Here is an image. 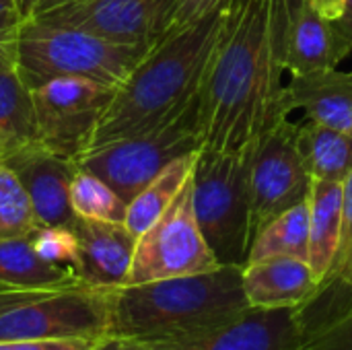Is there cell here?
Wrapping results in <instances>:
<instances>
[{"instance_id": "obj_1", "label": "cell", "mask_w": 352, "mask_h": 350, "mask_svg": "<svg viewBox=\"0 0 352 350\" xmlns=\"http://www.w3.org/2000/svg\"><path fill=\"white\" fill-rule=\"evenodd\" d=\"M283 72L270 0H233L200 91V149H254L276 118L291 113Z\"/></svg>"}, {"instance_id": "obj_2", "label": "cell", "mask_w": 352, "mask_h": 350, "mask_svg": "<svg viewBox=\"0 0 352 350\" xmlns=\"http://www.w3.org/2000/svg\"><path fill=\"white\" fill-rule=\"evenodd\" d=\"M231 4L167 35L146 54L130 78L113 91L89 151L161 128L200 99L210 60L229 21Z\"/></svg>"}, {"instance_id": "obj_3", "label": "cell", "mask_w": 352, "mask_h": 350, "mask_svg": "<svg viewBox=\"0 0 352 350\" xmlns=\"http://www.w3.org/2000/svg\"><path fill=\"white\" fill-rule=\"evenodd\" d=\"M241 270L243 266H219L200 274L111 289L107 336L151 347L208 338L250 309Z\"/></svg>"}, {"instance_id": "obj_4", "label": "cell", "mask_w": 352, "mask_h": 350, "mask_svg": "<svg viewBox=\"0 0 352 350\" xmlns=\"http://www.w3.org/2000/svg\"><path fill=\"white\" fill-rule=\"evenodd\" d=\"M153 47L111 41L85 29L29 17L19 27L16 66L31 89L56 76H78L118 89Z\"/></svg>"}, {"instance_id": "obj_5", "label": "cell", "mask_w": 352, "mask_h": 350, "mask_svg": "<svg viewBox=\"0 0 352 350\" xmlns=\"http://www.w3.org/2000/svg\"><path fill=\"white\" fill-rule=\"evenodd\" d=\"M252 157L200 149L192 171L194 215L221 266H243L252 248Z\"/></svg>"}, {"instance_id": "obj_6", "label": "cell", "mask_w": 352, "mask_h": 350, "mask_svg": "<svg viewBox=\"0 0 352 350\" xmlns=\"http://www.w3.org/2000/svg\"><path fill=\"white\" fill-rule=\"evenodd\" d=\"M109 293L85 283L0 287V340H101L109 330Z\"/></svg>"}, {"instance_id": "obj_7", "label": "cell", "mask_w": 352, "mask_h": 350, "mask_svg": "<svg viewBox=\"0 0 352 350\" xmlns=\"http://www.w3.org/2000/svg\"><path fill=\"white\" fill-rule=\"evenodd\" d=\"M200 146L198 99L182 116L161 128L91 149L78 159V167L101 177L130 204V200L169 163L200 151Z\"/></svg>"}, {"instance_id": "obj_8", "label": "cell", "mask_w": 352, "mask_h": 350, "mask_svg": "<svg viewBox=\"0 0 352 350\" xmlns=\"http://www.w3.org/2000/svg\"><path fill=\"white\" fill-rule=\"evenodd\" d=\"M219 266L194 215L190 177L169 208L138 235L126 285L200 274Z\"/></svg>"}, {"instance_id": "obj_9", "label": "cell", "mask_w": 352, "mask_h": 350, "mask_svg": "<svg viewBox=\"0 0 352 350\" xmlns=\"http://www.w3.org/2000/svg\"><path fill=\"white\" fill-rule=\"evenodd\" d=\"M116 89L78 76H56L31 89L37 142L78 165Z\"/></svg>"}, {"instance_id": "obj_10", "label": "cell", "mask_w": 352, "mask_h": 350, "mask_svg": "<svg viewBox=\"0 0 352 350\" xmlns=\"http://www.w3.org/2000/svg\"><path fill=\"white\" fill-rule=\"evenodd\" d=\"M311 190L299 124L276 118L258 138L252 157V229L254 235L276 215L305 202Z\"/></svg>"}, {"instance_id": "obj_11", "label": "cell", "mask_w": 352, "mask_h": 350, "mask_svg": "<svg viewBox=\"0 0 352 350\" xmlns=\"http://www.w3.org/2000/svg\"><path fill=\"white\" fill-rule=\"evenodd\" d=\"M177 10V0H80L64 2L31 17L122 43L157 45L169 31Z\"/></svg>"}, {"instance_id": "obj_12", "label": "cell", "mask_w": 352, "mask_h": 350, "mask_svg": "<svg viewBox=\"0 0 352 350\" xmlns=\"http://www.w3.org/2000/svg\"><path fill=\"white\" fill-rule=\"evenodd\" d=\"M6 163L19 177L37 225H74L76 215L70 204V186L78 165L43 144H29Z\"/></svg>"}, {"instance_id": "obj_13", "label": "cell", "mask_w": 352, "mask_h": 350, "mask_svg": "<svg viewBox=\"0 0 352 350\" xmlns=\"http://www.w3.org/2000/svg\"><path fill=\"white\" fill-rule=\"evenodd\" d=\"M351 52V41L314 0H301L291 12L283 47V66L291 76L336 68Z\"/></svg>"}, {"instance_id": "obj_14", "label": "cell", "mask_w": 352, "mask_h": 350, "mask_svg": "<svg viewBox=\"0 0 352 350\" xmlns=\"http://www.w3.org/2000/svg\"><path fill=\"white\" fill-rule=\"evenodd\" d=\"M72 227L78 237V281L107 291L124 287L138 237L124 223L76 217Z\"/></svg>"}, {"instance_id": "obj_15", "label": "cell", "mask_w": 352, "mask_h": 350, "mask_svg": "<svg viewBox=\"0 0 352 350\" xmlns=\"http://www.w3.org/2000/svg\"><path fill=\"white\" fill-rule=\"evenodd\" d=\"M303 328L295 307L254 309L221 332L186 344H159L155 350H301Z\"/></svg>"}, {"instance_id": "obj_16", "label": "cell", "mask_w": 352, "mask_h": 350, "mask_svg": "<svg viewBox=\"0 0 352 350\" xmlns=\"http://www.w3.org/2000/svg\"><path fill=\"white\" fill-rule=\"evenodd\" d=\"M241 281L245 299L254 309L299 307L320 289L309 262L289 256L245 262Z\"/></svg>"}, {"instance_id": "obj_17", "label": "cell", "mask_w": 352, "mask_h": 350, "mask_svg": "<svg viewBox=\"0 0 352 350\" xmlns=\"http://www.w3.org/2000/svg\"><path fill=\"white\" fill-rule=\"evenodd\" d=\"M287 103L324 126L352 136V72L328 68L291 76L285 87Z\"/></svg>"}, {"instance_id": "obj_18", "label": "cell", "mask_w": 352, "mask_h": 350, "mask_svg": "<svg viewBox=\"0 0 352 350\" xmlns=\"http://www.w3.org/2000/svg\"><path fill=\"white\" fill-rule=\"evenodd\" d=\"M309 266L320 285L330 276L342 231V184L314 182L309 190Z\"/></svg>"}, {"instance_id": "obj_19", "label": "cell", "mask_w": 352, "mask_h": 350, "mask_svg": "<svg viewBox=\"0 0 352 350\" xmlns=\"http://www.w3.org/2000/svg\"><path fill=\"white\" fill-rule=\"evenodd\" d=\"M37 142L31 87L19 66L0 72V161Z\"/></svg>"}, {"instance_id": "obj_20", "label": "cell", "mask_w": 352, "mask_h": 350, "mask_svg": "<svg viewBox=\"0 0 352 350\" xmlns=\"http://www.w3.org/2000/svg\"><path fill=\"white\" fill-rule=\"evenodd\" d=\"M299 146L314 182L344 184L352 171V136L320 122L299 124Z\"/></svg>"}, {"instance_id": "obj_21", "label": "cell", "mask_w": 352, "mask_h": 350, "mask_svg": "<svg viewBox=\"0 0 352 350\" xmlns=\"http://www.w3.org/2000/svg\"><path fill=\"white\" fill-rule=\"evenodd\" d=\"M80 283L68 268L43 260L29 235L0 241V287L12 289H45Z\"/></svg>"}, {"instance_id": "obj_22", "label": "cell", "mask_w": 352, "mask_h": 350, "mask_svg": "<svg viewBox=\"0 0 352 350\" xmlns=\"http://www.w3.org/2000/svg\"><path fill=\"white\" fill-rule=\"evenodd\" d=\"M196 157H198V151L175 159L130 200L124 225L136 237L142 235L169 208V204L188 184L196 165Z\"/></svg>"}, {"instance_id": "obj_23", "label": "cell", "mask_w": 352, "mask_h": 350, "mask_svg": "<svg viewBox=\"0 0 352 350\" xmlns=\"http://www.w3.org/2000/svg\"><path fill=\"white\" fill-rule=\"evenodd\" d=\"M301 258L309 262V204L307 200L270 219L252 239L248 262L264 258Z\"/></svg>"}, {"instance_id": "obj_24", "label": "cell", "mask_w": 352, "mask_h": 350, "mask_svg": "<svg viewBox=\"0 0 352 350\" xmlns=\"http://www.w3.org/2000/svg\"><path fill=\"white\" fill-rule=\"evenodd\" d=\"M70 204L78 219L124 223L128 202L101 177L87 169H76L70 186Z\"/></svg>"}, {"instance_id": "obj_25", "label": "cell", "mask_w": 352, "mask_h": 350, "mask_svg": "<svg viewBox=\"0 0 352 350\" xmlns=\"http://www.w3.org/2000/svg\"><path fill=\"white\" fill-rule=\"evenodd\" d=\"M35 227L31 202L16 173L0 161V241L29 235Z\"/></svg>"}, {"instance_id": "obj_26", "label": "cell", "mask_w": 352, "mask_h": 350, "mask_svg": "<svg viewBox=\"0 0 352 350\" xmlns=\"http://www.w3.org/2000/svg\"><path fill=\"white\" fill-rule=\"evenodd\" d=\"M35 252L62 268L76 274L78 268V237L72 225H37L31 233Z\"/></svg>"}, {"instance_id": "obj_27", "label": "cell", "mask_w": 352, "mask_h": 350, "mask_svg": "<svg viewBox=\"0 0 352 350\" xmlns=\"http://www.w3.org/2000/svg\"><path fill=\"white\" fill-rule=\"evenodd\" d=\"M301 350H352V307L303 338Z\"/></svg>"}, {"instance_id": "obj_28", "label": "cell", "mask_w": 352, "mask_h": 350, "mask_svg": "<svg viewBox=\"0 0 352 350\" xmlns=\"http://www.w3.org/2000/svg\"><path fill=\"white\" fill-rule=\"evenodd\" d=\"M231 2L233 0H177V10H175L173 23H171L169 35L202 21L204 17L212 14L214 10H219Z\"/></svg>"}, {"instance_id": "obj_29", "label": "cell", "mask_w": 352, "mask_h": 350, "mask_svg": "<svg viewBox=\"0 0 352 350\" xmlns=\"http://www.w3.org/2000/svg\"><path fill=\"white\" fill-rule=\"evenodd\" d=\"M99 340L64 338V340H0V350H95Z\"/></svg>"}, {"instance_id": "obj_30", "label": "cell", "mask_w": 352, "mask_h": 350, "mask_svg": "<svg viewBox=\"0 0 352 350\" xmlns=\"http://www.w3.org/2000/svg\"><path fill=\"white\" fill-rule=\"evenodd\" d=\"M314 2L352 43V0H314Z\"/></svg>"}, {"instance_id": "obj_31", "label": "cell", "mask_w": 352, "mask_h": 350, "mask_svg": "<svg viewBox=\"0 0 352 350\" xmlns=\"http://www.w3.org/2000/svg\"><path fill=\"white\" fill-rule=\"evenodd\" d=\"M301 0H270V10H272V37L276 52L283 62V47H285V35H287V23L291 12L299 6Z\"/></svg>"}, {"instance_id": "obj_32", "label": "cell", "mask_w": 352, "mask_h": 350, "mask_svg": "<svg viewBox=\"0 0 352 350\" xmlns=\"http://www.w3.org/2000/svg\"><path fill=\"white\" fill-rule=\"evenodd\" d=\"M21 27V25H19ZM19 27L0 33V72L16 66V43H19Z\"/></svg>"}, {"instance_id": "obj_33", "label": "cell", "mask_w": 352, "mask_h": 350, "mask_svg": "<svg viewBox=\"0 0 352 350\" xmlns=\"http://www.w3.org/2000/svg\"><path fill=\"white\" fill-rule=\"evenodd\" d=\"M25 19L19 12L16 0H0V33L19 27Z\"/></svg>"}, {"instance_id": "obj_34", "label": "cell", "mask_w": 352, "mask_h": 350, "mask_svg": "<svg viewBox=\"0 0 352 350\" xmlns=\"http://www.w3.org/2000/svg\"><path fill=\"white\" fill-rule=\"evenodd\" d=\"M95 350H155L151 344L144 342H136V340H126V338H113V336H105L97 342Z\"/></svg>"}, {"instance_id": "obj_35", "label": "cell", "mask_w": 352, "mask_h": 350, "mask_svg": "<svg viewBox=\"0 0 352 350\" xmlns=\"http://www.w3.org/2000/svg\"><path fill=\"white\" fill-rule=\"evenodd\" d=\"M56 4H60V0H41V2H39V6L35 8V12L45 10V8H52V6H56ZM35 12H33V14H35Z\"/></svg>"}, {"instance_id": "obj_36", "label": "cell", "mask_w": 352, "mask_h": 350, "mask_svg": "<svg viewBox=\"0 0 352 350\" xmlns=\"http://www.w3.org/2000/svg\"><path fill=\"white\" fill-rule=\"evenodd\" d=\"M64 2H80V0H60V4H64ZM58 6V4H56Z\"/></svg>"}]
</instances>
